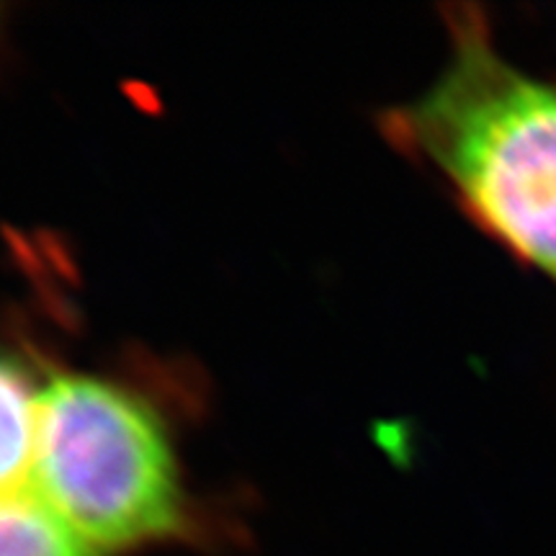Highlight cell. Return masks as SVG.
Segmentation results:
<instances>
[{"mask_svg":"<svg viewBox=\"0 0 556 556\" xmlns=\"http://www.w3.org/2000/svg\"><path fill=\"white\" fill-rule=\"evenodd\" d=\"M0 556H93L39 500L0 513Z\"/></svg>","mask_w":556,"mask_h":556,"instance_id":"277c9868","label":"cell"},{"mask_svg":"<svg viewBox=\"0 0 556 556\" xmlns=\"http://www.w3.org/2000/svg\"><path fill=\"white\" fill-rule=\"evenodd\" d=\"M37 500L93 556L184 528L160 417L137 394L86 374H62L39 392Z\"/></svg>","mask_w":556,"mask_h":556,"instance_id":"7a4b0ae2","label":"cell"},{"mask_svg":"<svg viewBox=\"0 0 556 556\" xmlns=\"http://www.w3.org/2000/svg\"><path fill=\"white\" fill-rule=\"evenodd\" d=\"M451 58L389 135L454 186L479 227L556 283V80L513 65L471 5L448 16Z\"/></svg>","mask_w":556,"mask_h":556,"instance_id":"6da1fadb","label":"cell"},{"mask_svg":"<svg viewBox=\"0 0 556 556\" xmlns=\"http://www.w3.org/2000/svg\"><path fill=\"white\" fill-rule=\"evenodd\" d=\"M39 392L0 358V513L37 500Z\"/></svg>","mask_w":556,"mask_h":556,"instance_id":"3957f363","label":"cell"}]
</instances>
